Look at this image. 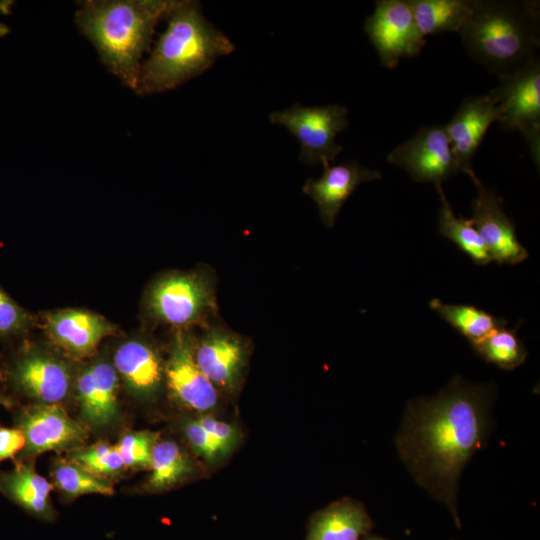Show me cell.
Returning <instances> with one entry per match:
<instances>
[{
    "label": "cell",
    "mask_w": 540,
    "mask_h": 540,
    "mask_svg": "<svg viewBox=\"0 0 540 540\" xmlns=\"http://www.w3.org/2000/svg\"><path fill=\"white\" fill-rule=\"evenodd\" d=\"M496 397L494 383L476 384L455 375L437 394L408 401L395 437L413 479L448 509L458 527V482L488 440Z\"/></svg>",
    "instance_id": "obj_1"
},
{
    "label": "cell",
    "mask_w": 540,
    "mask_h": 540,
    "mask_svg": "<svg viewBox=\"0 0 540 540\" xmlns=\"http://www.w3.org/2000/svg\"><path fill=\"white\" fill-rule=\"evenodd\" d=\"M175 1L87 0L79 4L75 22L106 68L136 90L141 58L157 23L166 19Z\"/></svg>",
    "instance_id": "obj_2"
},
{
    "label": "cell",
    "mask_w": 540,
    "mask_h": 540,
    "mask_svg": "<svg viewBox=\"0 0 540 540\" xmlns=\"http://www.w3.org/2000/svg\"><path fill=\"white\" fill-rule=\"evenodd\" d=\"M166 19V30L141 65L138 94L174 89L235 49L230 39L206 20L196 1H175Z\"/></svg>",
    "instance_id": "obj_3"
},
{
    "label": "cell",
    "mask_w": 540,
    "mask_h": 540,
    "mask_svg": "<svg viewBox=\"0 0 540 540\" xmlns=\"http://www.w3.org/2000/svg\"><path fill=\"white\" fill-rule=\"evenodd\" d=\"M458 34L471 59L498 78L510 75L538 56L539 4L473 0Z\"/></svg>",
    "instance_id": "obj_4"
},
{
    "label": "cell",
    "mask_w": 540,
    "mask_h": 540,
    "mask_svg": "<svg viewBox=\"0 0 540 540\" xmlns=\"http://www.w3.org/2000/svg\"><path fill=\"white\" fill-rule=\"evenodd\" d=\"M147 309L156 321L178 329L202 322L217 311L213 271L165 274L151 286Z\"/></svg>",
    "instance_id": "obj_5"
},
{
    "label": "cell",
    "mask_w": 540,
    "mask_h": 540,
    "mask_svg": "<svg viewBox=\"0 0 540 540\" xmlns=\"http://www.w3.org/2000/svg\"><path fill=\"white\" fill-rule=\"evenodd\" d=\"M347 113V108L338 104L314 107L295 104L272 112L269 120L287 128L298 140L303 163L326 165L334 162L343 150L335 138L348 126Z\"/></svg>",
    "instance_id": "obj_6"
},
{
    "label": "cell",
    "mask_w": 540,
    "mask_h": 540,
    "mask_svg": "<svg viewBox=\"0 0 540 540\" xmlns=\"http://www.w3.org/2000/svg\"><path fill=\"white\" fill-rule=\"evenodd\" d=\"M497 99L502 128L520 132L531 156L540 158V61L536 56L518 71L499 78L491 90Z\"/></svg>",
    "instance_id": "obj_7"
},
{
    "label": "cell",
    "mask_w": 540,
    "mask_h": 540,
    "mask_svg": "<svg viewBox=\"0 0 540 540\" xmlns=\"http://www.w3.org/2000/svg\"><path fill=\"white\" fill-rule=\"evenodd\" d=\"M364 31L380 64L394 69L404 58L418 56L426 44L408 0H378L364 22Z\"/></svg>",
    "instance_id": "obj_8"
},
{
    "label": "cell",
    "mask_w": 540,
    "mask_h": 540,
    "mask_svg": "<svg viewBox=\"0 0 540 540\" xmlns=\"http://www.w3.org/2000/svg\"><path fill=\"white\" fill-rule=\"evenodd\" d=\"M387 161L406 171L413 181L435 186L460 171L445 125L440 124L421 127L391 150Z\"/></svg>",
    "instance_id": "obj_9"
},
{
    "label": "cell",
    "mask_w": 540,
    "mask_h": 540,
    "mask_svg": "<svg viewBox=\"0 0 540 540\" xmlns=\"http://www.w3.org/2000/svg\"><path fill=\"white\" fill-rule=\"evenodd\" d=\"M477 188L471 204V222L482 238L492 261L515 265L528 258V251L518 241L515 224L503 210V198L488 189L474 171L468 173Z\"/></svg>",
    "instance_id": "obj_10"
},
{
    "label": "cell",
    "mask_w": 540,
    "mask_h": 540,
    "mask_svg": "<svg viewBox=\"0 0 540 540\" xmlns=\"http://www.w3.org/2000/svg\"><path fill=\"white\" fill-rule=\"evenodd\" d=\"M194 342L189 332L177 329L164 365V377L174 400L188 409L206 412L217 405L218 390L198 367Z\"/></svg>",
    "instance_id": "obj_11"
},
{
    "label": "cell",
    "mask_w": 540,
    "mask_h": 540,
    "mask_svg": "<svg viewBox=\"0 0 540 540\" xmlns=\"http://www.w3.org/2000/svg\"><path fill=\"white\" fill-rule=\"evenodd\" d=\"M12 386L38 404H58L70 392L72 375L65 362L36 349L18 354L7 369Z\"/></svg>",
    "instance_id": "obj_12"
},
{
    "label": "cell",
    "mask_w": 540,
    "mask_h": 540,
    "mask_svg": "<svg viewBox=\"0 0 540 540\" xmlns=\"http://www.w3.org/2000/svg\"><path fill=\"white\" fill-rule=\"evenodd\" d=\"M194 358L217 390L232 392L238 387L246 366L248 342L223 326L210 325L194 342Z\"/></svg>",
    "instance_id": "obj_13"
},
{
    "label": "cell",
    "mask_w": 540,
    "mask_h": 540,
    "mask_svg": "<svg viewBox=\"0 0 540 540\" xmlns=\"http://www.w3.org/2000/svg\"><path fill=\"white\" fill-rule=\"evenodd\" d=\"M17 427L25 436L24 453L38 455L77 447L87 438V429L58 404H37L17 414Z\"/></svg>",
    "instance_id": "obj_14"
},
{
    "label": "cell",
    "mask_w": 540,
    "mask_h": 540,
    "mask_svg": "<svg viewBox=\"0 0 540 540\" xmlns=\"http://www.w3.org/2000/svg\"><path fill=\"white\" fill-rule=\"evenodd\" d=\"M500 121L497 99L492 91L465 98L445 125L460 171H473L472 161L494 122Z\"/></svg>",
    "instance_id": "obj_15"
},
{
    "label": "cell",
    "mask_w": 540,
    "mask_h": 540,
    "mask_svg": "<svg viewBox=\"0 0 540 540\" xmlns=\"http://www.w3.org/2000/svg\"><path fill=\"white\" fill-rule=\"evenodd\" d=\"M380 178L379 171L354 161L326 164L323 165L322 175L317 179H307L302 190L316 203L325 226L332 228L343 204L357 187Z\"/></svg>",
    "instance_id": "obj_16"
},
{
    "label": "cell",
    "mask_w": 540,
    "mask_h": 540,
    "mask_svg": "<svg viewBox=\"0 0 540 540\" xmlns=\"http://www.w3.org/2000/svg\"><path fill=\"white\" fill-rule=\"evenodd\" d=\"M49 338L69 356L81 359L92 355L100 342L114 333L103 317L80 309H64L45 317Z\"/></svg>",
    "instance_id": "obj_17"
},
{
    "label": "cell",
    "mask_w": 540,
    "mask_h": 540,
    "mask_svg": "<svg viewBox=\"0 0 540 540\" xmlns=\"http://www.w3.org/2000/svg\"><path fill=\"white\" fill-rule=\"evenodd\" d=\"M81 415L95 427L111 424L118 414V373L111 364L98 361L82 370L76 381Z\"/></svg>",
    "instance_id": "obj_18"
},
{
    "label": "cell",
    "mask_w": 540,
    "mask_h": 540,
    "mask_svg": "<svg viewBox=\"0 0 540 540\" xmlns=\"http://www.w3.org/2000/svg\"><path fill=\"white\" fill-rule=\"evenodd\" d=\"M114 368L136 396L155 394L164 377V366L157 350L142 340L123 343L115 352Z\"/></svg>",
    "instance_id": "obj_19"
},
{
    "label": "cell",
    "mask_w": 540,
    "mask_h": 540,
    "mask_svg": "<svg viewBox=\"0 0 540 540\" xmlns=\"http://www.w3.org/2000/svg\"><path fill=\"white\" fill-rule=\"evenodd\" d=\"M371 528L372 521L360 503L342 500L312 518L307 540H360Z\"/></svg>",
    "instance_id": "obj_20"
},
{
    "label": "cell",
    "mask_w": 540,
    "mask_h": 540,
    "mask_svg": "<svg viewBox=\"0 0 540 540\" xmlns=\"http://www.w3.org/2000/svg\"><path fill=\"white\" fill-rule=\"evenodd\" d=\"M51 489L52 485L26 463H17L12 470L0 472L1 493L38 518L53 517Z\"/></svg>",
    "instance_id": "obj_21"
},
{
    "label": "cell",
    "mask_w": 540,
    "mask_h": 540,
    "mask_svg": "<svg viewBox=\"0 0 540 540\" xmlns=\"http://www.w3.org/2000/svg\"><path fill=\"white\" fill-rule=\"evenodd\" d=\"M423 37L457 32L472 11L473 0H408Z\"/></svg>",
    "instance_id": "obj_22"
},
{
    "label": "cell",
    "mask_w": 540,
    "mask_h": 540,
    "mask_svg": "<svg viewBox=\"0 0 540 540\" xmlns=\"http://www.w3.org/2000/svg\"><path fill=\"white\" fill-rule=\"evenodd\" d=\"M432 310L450 326L464 336L472 345L477 344L497 329L505 327L508 322L503 317L495 316L474 305L447 304L437 298L429 302Z\"/></svg>",
    "instance_id": "obj_23"
},
{
    "label": "cell",
    "mask_w": 540,
    "mask_h": 540,
    "mask_svg": "<svg viewBox=\"0 0 540 540\" xmlns=\"http://www.w3.org/2000/svg\"><path fill=\"white\" fill-rule=\"evenodd\" d=\"M441 207L438 215V232L455 243L478 265H487L492 260L488 250L470 219L457 217L447 199L442 185L435 186Z\"/></svg>",
    "instance_id": "obj_24"
},
{
    "label": "cell",
    "mask_w": 540,
    "mask_h": 540,
    "mask_svg": "<svg viewBox=\"0 0 540 540\" xmlns=\"http://www.w3.org/2000/svg\"><path fill=\"white\" fill-rule=\"evenodd\" d=\"M149 468L151 474L147 487L155 491L174 486L193 470L186 454L175 442L169 440L156 442Z\"/></svg>",
    "instance_id": "obj_25"
},
{
    "label": "cell",
    "mask_w": 540,
    "mask_h": 540,
    "mask_svg": "<svg viewBox=\"0 0 540 540\" xmlns=\"http://www.w3.org/2000/svg\"><path fill=\"white\" fill-rule=\"evenodd\" d=\"M475 353L487 363L504 370H512L523 364L528 351L519 339L516 329L502 327L483 340L472 345Z\"/></svg>",
    "instance_id": "obj_26"
},
{
    "label": "cell",
    "mask_w": 540,
    "mask_h": 540,
    "mask_svg": "<svg viewBox=\"0 0 540 540\" xmlns=\"http://www.w3.org/2000/svg\"><path fill=\"white\" fill-rule=\"evenodd\" d=\"M53 480L59 490L69 498L86 494L112 495L113 486L107 480L84 470L73 461L60 459L53 468Z\"/></svg>",
    "instance_id": "obj_27"
},
{
    "label": "cell",
    "mask_w": 540,
    "mask_h": 540,
    "mask_svg": "<svg viewBox=\"0 0 540 540\" xmlns=\"http://www.w3.org/2000/svg\"><path fill=\"white\" fill-rule=\"evenodd\" d=\"M71 461L103 479L119 474L125 467L116 446L105 442L74 452Z\"/></svg>",
    "instance_id": "obj_28"
},
{
    "label": "cell",
    "mask_w": 540,
    "mask_h": 540,
    "mask_svg": "<svg viewBox=\"0 0 540 540\" xmlns=\"http://www.w3.org/2000/svg\"><path fill=\"white\" fill-rule=\"evenodd\" d=\"M156 441V433L149 431L130 432L121 437L116 448L125 467L149 468Z\"/></svg>",
    "instance_id": "obj_29"
},
{
    "label": "cell",
    "mask_w": 540,
    "mask_h": 540,
    "mask_svg": "<svg viewBox=\"0 0 540 540\" xmlns=\"http://www.w3.org/2000/svg\"><path fill=\"white\" fill-rule=\"evenodd\" d=\"M30 325L28 313L0 286V337H10L25 331Z\"/></svg>",
    "instance_id": "obj_30"
},
{
    "label": "cell",
    "mask_w": 540,
    "mask_h": 540,
    "mask_svg": "<svg viewBox=\"0 0 540 540\" xmlns=\"http://www.w3.org/2000/svg\"><path fill=\"white\" fill-rule=\"evenodd\" d=\"M183 431L193 450L205 460L214 461L225 454L197 420H188Z\"/></svg>",
    "instance_id": "obj_31"
},
{
    "label": "cell",
    "mask_w": 540,
    "mask_h": 540,
    "mask_svg": "<svg viewBox=\"0 0 540 540\" xmlns=\"http://www.w3.org/2000/svg\"><path fill=\"white\" fill-rule=\"evenodd\" d=\"M196 420L221 447L224 453L229 451L237 441L238 431L234 425L210 416H202Z\"/></svg>",
    "instance_id": "obj_32"
},
{
    "label": "cell",
    "mask_w": 540,
    "mask_h": 540,
    "mask_svg": "<svg viewBox=\"0 0 540 540\" xmlns=\"http://www.w3.org/2000/svg\"><path fill=\"white\" fill-rule=\"evenodd\" d=\"M25 443V436L18 427H0V461L14 458Z\"/></svg>",
    "instance_id": "obj_33"
},
{
    "label": "cell",
    "mask_w": 540,
    "mask_h": 540,
    "mask_svg": "<svg viewBox=\"0 0 540 540\" xmlns=\"http://www.w3.org/2000/svg\"><path fill=\"white\" fill-rule=\"evenodd\" d=\"M10 401L8 400V398H6L5 396L1 395L0 394V405H4V406H10Z\"/></svg>",
    "instance_id": "obj_34"
},
{
    "label": "cell",
    "mask_w": 540,
    "mask_h": 540,
    "mask_svg": "<svg viewBox=\"0 0 540 540\" xmlns=\"http://www.w3.org/2000/svg\"><path fill=\"white\" fill-rule=\"evenodd\" d=\"M364 540H387V539H383V538H380V537H377V536H367V537H365Z\"/></svg>",
    "instance_id": "obj_35"
}]
</instances>
